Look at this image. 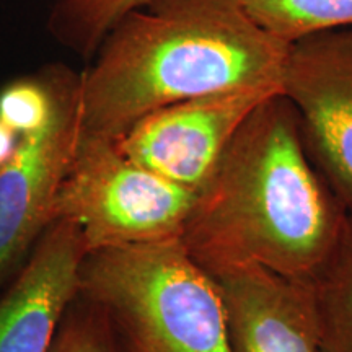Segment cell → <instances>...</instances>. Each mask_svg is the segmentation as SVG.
<instances>
[{"instance_id": "6da1fadb", "label": "cell", "mask_w": 352, "mask_h": 352, "mask_svg": "<svg viewBox=\"0 0 352 352\" xmlns=\"http://www.w3.org/2000/svg\"><path fill=\"white\" fill-rule=\"evenodd\" d=\"M346 212L308 157L296 109L279 91L235 132L197 192L179 241L209 274L254 264L311 280Z\"/></svg>"}, {"instance_id": "7a4b0ae2", "label": "cell", "mask_w": 352, "mask_h": 352, "mask_svg": "<svg viewBox=\"0 0 352 352\" xmlns=\"http://www.w3.org/2000/svg\"><path fill=\"white\" fill-rule=\"evenodd\" d=\"M289 43L243 0H144L111 26L82 70V131L116 139L145 114L197 96L280 91Z\"/></svg>"}, {"instance_id": "3957f363", "label": "cell", "mask_w": 352, "mask_h": 352, "mask_svg": "<svg viewBox=\"0 0 352 352\" xmlns=\"http://www.w3.org/2000/svg\"><path fill=\"white\" fill-rule=\"evenodd\" d=\"M78 296L103 311L120 352H232L219 285L179 240L87 253Z\"/></svg>"}, {"instance_id": "277c9868", "label": "cell", "mask_w": 352, "mask_h": 352, "mask_svg": "<svg viewBox=\"0 0 352 352\" xmlns=\"http://www.w3.org/2000/svg\"><path fill=\"white\" fill-rule=\"evenodd\" d=\"M196 192L132 162L113 139L82 131L52 220L76 223L87 253L179 240Z\"/></svg>"}, {"instance_id": "5b68a950", "label": "cell", "mask_w": 352, "mask_h": 352, "mask_svg": "<svg viewBox=\"0 0 352 352\" xmlns=\"http://www.w3.org/2000/svg\"><path fill=\"white\" fill-rule=\"evenodd\" d=\"M280 94L296 109L310 160L352 209V26L290 43Z\"/></svg>"}, {"instance_id": "8992f818", "label": "cell", "mask_w": 352, "mask_h": 352, "mask_svg": "<svg viewBox=\"0 0 352 352\" xmlns=\"http://www.w3.org/2000/svg\"><path fill=\"white\" fill-rule=\"evenodd\" d=\"M274 94L279 90L245 88L178 101L113 140L129 160L197 195L248 114Z\"/></svg>"}, {"instance_id": "52a82bcc", "label": "cell", "mask_w": 352, "mask_h": 352, "mask_svg": "<svg viewBox=\"0 0 352 352\" xmlns=\"http://www.w3.org/2000/svg\"><path fill=\"white\" fill-rule=\"evenodd\" d=\"M19 134L15 155L0 170V292L52 222L56 192L82 135V72L46 124Z\"/></svg>"}, {"instance_id": "ba28073f", "label": "cell", "mask_w": 352, "mask_h": 352, "mask_svg": "<svg viewBox=\"0 0 352 352\" xmlns=\"http://www.w3.org/2000/svg\"><path fill=\"white\" fill-rule=\"evenodd\" d=\"M87 254L76 223L54 219L23 267L0 292V352H50Z\"/></svg>"}, {"instance_id": "9c48e42d", "label": "cell", "mask_w": 352, "mask_h": 352, "mask_svg": "<svg viewBox=\"0 0 352 352\" xmlns=\"http://www.w3.org/2000/svg\"><path fill=\"white\" fill-rule=\"evenodd\" d=\"M232 352H323L310 280L245 264L210 274Z\"/></svg>"}, {"instance_id": "30bf717a", "label": "cell", "mask_w": 352, "mask_h": 352, "mask_svg": "<svg viewBox=\"0 0 352 352\" xmlns=\"http://www.w3.org/2000/svg\"><path fill=\"white\" fill-rule=\"evenodd\" d=\"M321 351L352 352V209L331 252L311 277Z\"/></svg>"}, {"instance_id": "8fae6325", "label": "cell", "mask_w": 352, "mask_h": 352, "mask_svg": "<svg viewBox=\"0 0 352 352\" xmlns=\"http://www.w3.org/2000/svg\"><path fill=\"white\" fill-rule=\"evenodd\" d=\"M144 0H56L46 28L56 43L90 60L111 26Z\"/></svg>"}, {"instance_id": "7c38bea8", "label": "cell", "mask_w": 352, "mask_h": 352, "mask_svg": "<svg viewBox=\"0 0 352 352\" xmlns=\"http://www.w3.org/2000/svg\"><path fill=\"white\" fill-rule=\"evenodd\" d=\"M272 36L292 43L307 34L352 26V0H243Z\"/></svg>"}, {"instance_id": "4fadbf2b", "label": "cell", "mask_w": 352, "mask_h": 352, "mask_svg": "<svg viewBox=\"0 0 352 352\" xmlns=\"http://www.w3.org/2000/svg\"><path fill=\"white\" fill-rule=\"evenodd\" d=\"M50 352H120L109 321L80 296L65 311Z\"/></svg>"}, {"instance_id": "5bb4252c", "label": "cell", "mask_w": 352, "mask_h": 352, "mask_svg": "<svg viewBox=\"0 0 352 352\" xmlns=\"http://www.w3.org/2000/svg\"><path fill=\"white\" fill-rule=\"evenodd\" d=\"M19 132L13 131L10 126L0 120V170L6 168V165L15 155L16 148H19Z\"/></svg>"}]
</instances>
